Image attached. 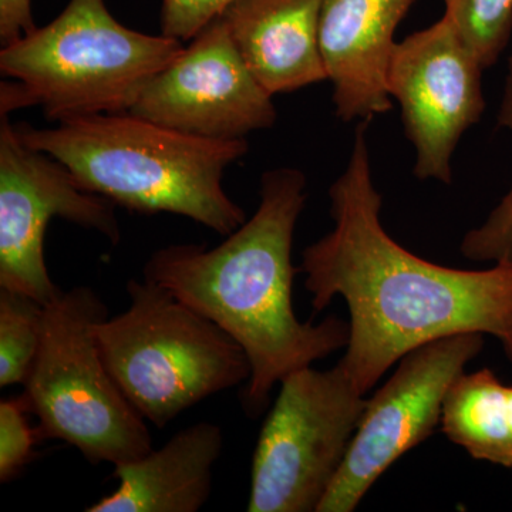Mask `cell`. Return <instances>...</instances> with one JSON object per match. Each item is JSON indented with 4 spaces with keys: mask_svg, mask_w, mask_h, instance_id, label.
<instances>
[{
    "mask_svg": "<svg viewBox=\"0 0 512 512\" xmlns=\"http://www.w3.org/2000/svg\"><path fill=\"white\" fill-rule=\"evenodd\" d=\"M0 288L49 305L62 289L47 272L45 234L62 218L120 242L117 205L83 190L72 171L26 146L8 114H0Z\"/></svg>",
    "mask_w": 512,
    "mask_h": 512,
    "instance_id": "9c48e42d",
    "label": "cell"
},
{
    "mask_svg": "<svg viewBox=\"0 0 512 512\" xmlns=\"http://www.w3.org/2000/svg\"><path fill=\"white\" fill-rule=\"evenodd\" d=\"M28 407L19 399L0 402V483L19 476L33 458L39 430L29 426Z\"/></svg>",
    "mask_w": 512,
    "mask_h": 512,
    "instance_id": "d6986e66",
    "label": "cell"
},
{
    "mask_svg": "<svg viewBox=\"0 0 512 512\" xmlns=\"http://www.w3.org/2000/svg\"><path fill=\"white\" fill-rule=\"evenodd\" d=\"M498 126L512 133V57L508 60ZM461 254L474 262H512V187L481 227L467 232Z\"/></svg>",
    "mask_w": 512,
    "mask_h": 512,
    "instance_id": "ac0fdd59",
    "label": "cell"
},
{
    "mask_svg": "<svg viewBox=\"0 0 512 512\" xmlns=\"http://www.w3.org/2000/svg\"><path fill=\"white\" fill-rule=\"evenodd\" d=\"M43 308L25 293L0 288V387L28 379L39 352Z\"/></svg>",
    "mask_w": 512,
    "mask_h": 512,
    "instance_id": "2e32d148",
    "label": "cell"
},
{
    "mask_svg": "<svg viewBox=\"0 0 512 512\" xmlns=\"http://www.w3.org/2000/svg\"><path fill=\"white\" fill-rule=\"evenodd\" d=\"M157 73L128 113L191 136L241 140L274 126L272 96L261 86L222 18Z\"/></svg>",
    "mask_w": 512,
    "mask_h": 512,
    "instance_id": "8fae6325",
    "label": "cell"
},
{
    "mask_svg": "<svg viewBox=\"0 0 512 512\" xmlns=\"http://www.w3.org/2000/svg\"><path fill=\"white\" fill-rule=\"evenodd\" d=\"M181 40L151 36L114 19L104 0H70L49 25L0 50L23 107L47 119L128 113L150 80L183 52Z\"/></svg>",
    "mask_w": 512,
    "mask_h": 512,
    "instance_id": "5b68a950",
    "label": "cell"
},
{
    "mask_svg": "<svg viewBox=\"0 0 512 512\" xmlns=\"http://www.w3.org/2000/svg\"><path fill=\"white\" fill-rule=\"evenodd\" d=\"M130 305L94 336L107 369L157 429L202 400L251 379L247 353L225 330L156 282L130 279Z\"/></svg>",
    "mask_w": 512,
    "mask_h": 512,
    "instance_id": "277c9868",
    "label": "cell"
},
{
    "mask_svg": "<svg viewBox=\"0 0 512 512\" xmlns=\"http://www.w3.org/2000/svg\"><path fill=\"white\" fill-rule=\"evenodd\" d=\"M366 402L339 363L325 372L309 366L286 376L256 443L247 510L316 512Z\"/></svg>",
    "mask_w": 512,
    "mask_h": 512,
    "instance_id": "52a82bcc",
    "label": "cell"
},
{
    "mask_svg": "<svg viewBox=\"0 0 512 512\" xmlns=\"http://www.w3.org/2000/svg\"><path fill=\"white\" fill-rule=\"evenodd\" d=\"M306 198L302 171H268L258 210L218 247L168 245L144 265V278L212 320L247 353L252 373L242 404L249 416L265 409L276 383L348 346L345 320L302 323L293 309V234Z\"/></svg>",
    "mask_w": 512,
    "mask_h": 512,
    "instance_id": "7a4b0ae2",
    "label": "cell"
},
{
    "mask_svg": "<svg viewBox=\"0 0 512 512\" xmlns=\"http://www.w3.org/2000/svg\"><path fill=\"white\" fill-rule=\"evenodd\" d=\"M320 6L322 0H237L221 16L249 72L272 97L328 80Z\"/></svg>",
    "mask_w": 512,
    "mask_h": 512,
    "instance_id": "4fadbf2b",
    "label": "cell"
},
{
    "mask_svg": "<svg viewBox=\"0 0 512 512\" xmlns=\"http://www.w3.org/2000/svg\"><path fill=\"white\" fill-rule=\"evenodd\" d=\"M457 35L484 69L494 66L512 35V0H444Z\"/></svg>",
    "mask_w": 512,
    "mask_h": 512,
    "instance_id": "e0dca14e",
    "label": "cell"
},
{
    "mask_svg": "<svg viewBox=\"0 0 512 512\" xmlns=\"http://www.w3.org/2000/svg\"><path fill=\"white\" fill-rule=\"evenodd\" d=\"M481 333L433 340L404 355L367 400L345 460L316 512H352L403 454L440 426L448 390L484 346Z\"/></svg>",
    "mask_w": 512,
    "mask_h": 512,
    "instance_id": "ba28073f",
    "label": "cell"
},
{
    "mask_svg": "<svg viewBox=\"0 0 512 512\" xmlns=\"http://www.w3.org/2000/svg\"><path fill=\"white\" fill-rule=\"evenodd\" d=\"M356 128L348 167L329 190L335 227L302 252L316 312L340 296L349 340L339 365L363 394L412 350L433 340L481 333L512 363V262L463 271L426 261L390 238L380 222L366 127Z\"/></svg>",
    "mask_w": 512,
    "mask_h": 512,
    "instance_id": "6da1fadb",
    "label": "cell"
},
{
    "mask_svg": "<svg viewBox=\"0 0 512 512\" xmlns=\"http://www.w3.org/2000/svg\"><path fill=\"white\" fill-rule=\"evenodd\" d=\"M237 0H163L161 35L187 42Z\"/></svg>",
    "mask_w": 512,
    "mask_h": 512,
    "instance_id": "ffe728a7",
    "label": "cell"
},
{
    "mask_svg": "<svg viewBox=\"0 0 512 512\" xmlns=\"http://www.w3.org/2000/svg\"><path fill=\"white\" fill-rule=\"evenodd\" d=\"M106 318L99 293L86 286L62 291L46 305L22 399L40 421V437L70 444L89 463L116 467L146 456L153 446L146 419L101 356L93 328Z\"/></svg>",
    "mask_w": 512,
    "mask_h": 512,
    "instance_id": "8992f818",
    "label": "cell"
},
{
    "mask_svg": "<svg viewBox=\"0 0 512 512\" xmlns=\"http://www.w3.org/2000/svg\"><path fill=\"white\" fill-rule=\"evenodd\" d=\"M507 406L508 413H510L511 427H512V387L507 386Z\"/></svg>",
    "mask_w": 512,
    "mask_h": 512,
    "instance_id": "7402d4cb",
    "label": "cell"
},
{
    "mask_svg": "<svg viewBox=\"0 0 512 512\" xmlns=\"http://www.w3.org/2000/svg\"><path fill=\"white\" fill-rule=\"evenodd\" d=\"M484 70L446 16L394 46L387 89L402 109L419 180L453 183L458 141L485 110Z\"/></svg>",
    "mask_w": 512,
    "mask_h": 512,
    "instance_id": "30bf717a",
    "label": "cell"
},
{
    "mask_svg": "<svg viewBox=\"0 0 512 512\" xmlns=\"http://www.w3.org/2000/svg\"><path fill=\"white\" fill-rule=\"evenodd\" d=\"M37 29L32 0H0V45L6 47Z\"/></svg>",
    "mask_w": 512,
    "mask_h": 512,
    "instance_id": "44dd1931",
    "label": "cell"
},
{
    "mask_svg": "<svg viewBox=\"0 0 512 512\" xmlns=\"http://www.w3.org/2000/svg\"><path fill=\"white\" fill-rule=\"evenodd\" d=\"M440 427L474 460L512 468L507 386L490 369L458 377L448 390Z\"/></svg>",
    "mask_w": 512,
    "mask_h": 512,
    "instance_id": "9a60e30c",
    "label": "cell"
},
{
    "mask_svg": "<svg viewBox=\"0 0 512 512\" xmlns=\"http://www.w3.org/2000/svg\"><path fill=\"white\" fill-rule=\"evenodd\" d=\"M222 450L224 431L218 424H192L158 450L114 467L119 487L86 511H200L210 498L214 467Z\"/></svg>",
    "mask_w": 512,
    "mask_h": 512,
    "instance_id": "5bb4252c",
    "label": "cell"
},
{
    "mask_svg": "<svg viewBox=\"0 0 512 512\" xmlns=\"http://www.w3.org/2000/svg\"><path fill=\"white\" fill-rule=\"evenodd\" d=\"M416 0H322L319 46L340 120L370 121L392 109L387 73L394 33Z\"/></svg>",
    "mask_w": 512,
    "mask_h": 512,
    "instance_id": "7c38bea8",
    "label": "cell"
},
{
    "mask_svg": "<svg viewBox=\"0 0 512 512\" xmlns=\"http://www.w3.org/2000/svg\"><path fill=\"white\" fill-rule=\"evenodd\" d=\"M15 128L26 146L66 165L83 190L128 211L181 215L224 237L247 221L222 185L229 165L248 153L245 138L191 136L131 113Z\"/></svg>",
    "mask_w": 512,
    "mask_h": 512,
    "instance_id": "3957f363",
    "label": "cell"
}]
</instances>
